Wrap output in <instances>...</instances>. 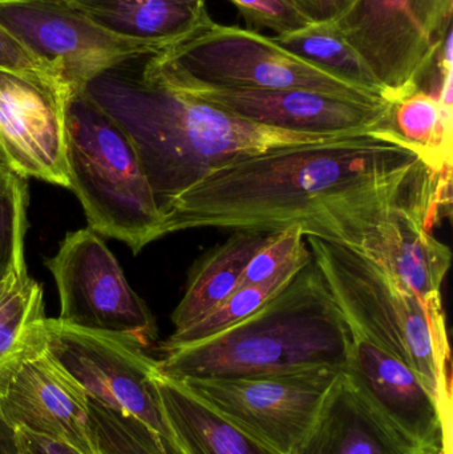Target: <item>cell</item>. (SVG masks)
I'll list each match as a JSON object with an SVG mask.
<instances>
[{
    "label": "cell",
    "mask_w": 453,
    "mask_h": 454,
    "mask_svg": "<svg viewBox=\"0 0 453 454\" xmlns=\"http://www.w3.org/2000/svg\"><path fill=\"white\" fill-rule=\"evenodd\" d=\"M244 18L247 28L270 29L276 35L298 31L313 23L294 0H229Z\"/></svg>",
    "instance_id": "28"
},
{
    "label": "cell",
    "mask_w": 453,
    "mask_h": 454,
    "mask_svg": "<svg viewBox=\"0 0 453 454\" xmlns=\"http://www.w3.org/2000/svg\"><path fill=\"white\" fill-rule=\"evenodd\" d=\"M451 172L430 167L396 130L263 152L212 170L162 215V237L194 229L305 237L379 263L407 215L436 223Z\"/></svg>",
    "instance_id": "1"
},
{
    "label": "cell",
    "mask_w": 453,
    "mask_h": 454,
    "mask_svg": "<svg viewBox=\"0 0 453 454\" xmlns=\"http://www.w3.org/2000/svg\"><path fill=\"white\" fill-rule=\"evenodd\" d=\"M444 454H449V453H444Z\"/></svg>",
    "instance_id": "37"
},
{
    "label": "cell",
    "mask_w": 453,
    "mask_h": 454,
    "mask_svg": "<svg viewBox=\"0 0 453 454\" xmlns=\"http://www.w3.org/2000/svg\"><path fill=\"white\" fill-rule=\"evenodd\" d=\"M44 320L42 286L28 277L0 303V363L20 351Z\"/></svg>",
    "instance_id": "26"
},
{
    "label": "cell",
    "mask_w": 453,
    "mask_h": 454,
    "mask_svg": "<svg viewBox=\"0 0 453 454\" xmlns=\"http://www.w3.org/2000/svg\"><path fill=\"white\" fill-rule=\"evenodd\" d=\"M350 348V328L311 259L254 314L207 340L164 352L159 365L173 379L257 378L345 370Z\"/></svg>",
    "instance_id": "3"
},
{
    "label": "cell",
    "mask_w": 453,
    "mask_h": 454,
    "mask_svg": "<svg viewBox=\"0 0 453 454\" xmlns=\"http://www.w3.org/2000/svg\"><path fill=\"white\" fill-rule=\"evenodd\" d=\"M45 266L58 286L61 322L135 339L146 348L157 338L151 309L130 287L105 242L90 227L68 232Z\"/></svg>",
    "instance_id": "9"
},
{
    "label": "cell",
    "mask_w": 453,
    "mask_h": 454,
    "mask_svg": "<svg viewBox=\"0 0 453 454\" xmlns=\"http://www.w3.org/2000/svg\"><path fill=\"white\" fill-rule=\"evenodd\" d=\"M0 69L19 72V74H51L56 77L44 63L32 55L2 24H0Z\"/></svg>",
    "instance_id": "29"
},
{
    "label": "cell",
    "mask_w": 453,
    "mask_h": 454,
    "mask_svg": "<svg viewBox=\"0 0 453 454\" xmlns=\"http://www.w3.org/2000/svg\"><path fill=\"white\" fill-rule=\"evenodd\" d=\"M297 4H300L303 8L309 18L311 19V8H313V0H294Z\"/></svg>",
    "instance_id": "35"
},
{
    "label": "cell",
    "mask_w": 453,
    "mask_h": 454,
    "mask_svg": "<svg viewBox=\"0 0 453 454\" xmlns=\"http://www.w3.org/2000/svg\"><path fill=\"white\" fill-rule=\"evenodd\" d=\"M71 96L51 74L0 69V152L16 175L69 189L66 111Z\"/></svg>",
    "instance_id": "14"
},
{
    "label": "cell",
    "mask_w": 453,
    "mask_h": 454,
    "mask_svg": "<svg viewBox=\"0 0 453 454\" xmlns=\"http://www.w3.org/2000/svg\"><path fill=\"white\" fill-rule=\"evenodd\" d=\"M0 24L72 95L122 61L160 51L103 28L68 0H0Z\"/></svg>",
    "instance_id": "10"
},
{
    "label": "cell",
    "mask_w": 453,
    "mask_h": 454,
    "mask_svg": "<svg viewBox=\"0 0 453 454\" xmlns=\"http://www.w3.org/2000/svg\"><path fill=\"white\" fill-rule=\"evenodd\" d=\"M452 15L453 0H355L332 23L396 104L422 90Z\"/></svg>",
    "instance_id": "7"
},
{
    "label": "cell",
    "mask_w": 453,
    "mask_h": 454,
    "mask_svg": "<svg viewBox=\"0 0 453 454\" xmlns=\"http://www.w3.org/2000/svg\"><path fill=\"white\" fill-rule=\"evenodd\" d=\"M93 2H122V3H144V2H177L186 4L207 5V0H93Z\"/></svg>",
    "instance_id": "34"
},
{
    "label": "cell",
    "mask_w": 453,
    "mask_h": 454,
    "mask_svg": "<svg viewBox=\"0 0 453 454\" xmlns=\"http://www.w3.org/2000/svg\"><path fill=\"white\" fill-rule=\"evenodd\" d=\"M0 418L11 429L98 454L87 394L48 354L44 323L20 351L0 363Z\"/></svg>",
    "instance_id": "12"
},
{
    "label": "cell",
    "mask_w": 453,
    "mask_h": 454,
    "mask_svg": "<svg viewBox=\"0 0 453 454\" xmlns=\"http://www.w3.org/2000/svg\"><path fill=\"white\" fill-rule=\"evenodd\" d=\"M396 132L438 172L452 170V125L444 121L438 98L419 90L394 106Z\"/></svg>",
    "instance_id": "23"
},
{
    "label": "cell",
    "mask_w": 453,
    "mask_h": 454,
    "mask_svg": "<svg viewBox=\"0 0 453 454\" xmlns=\"http://www.w3.org/2000/svg\"><path fill=\"white\" fill-rule=\"evenodd\" d=\"M268 237L269 232L237 230L196 262L185 293L170 317L175 331L199 322L239 287L247 263Z\"/></svg>",
    "instance_id": "19"
},
{
    "label": "cell",
    "mask_w": 453,
    "mask_h": 454,
    "mask_svg": "<svg viewBox=\"0 0 453 454\" xmlns=\"http://www.w3.org/2000/svg\"><path fill=\"white\" fill-rule=\"evenodd\" d=\"M113 34L162 50L212 23L207 5L177 2H93L68 0Z\"/></svg>",
    "instance_id": "18"
},
{
    "label": "cell",
    "mask_w": 453,
    "mask_h": 454,
    "mask_svg": "<svg viewBox=\"0 0 453 454\" xmlns=\"http://www.w3.org/2000/svg\"><path fill=\"white\" fill-rule=\"evenodd\" d=\"M305 246V232L300 225L269 232L266 242L247 263L239 279V287L270 279L286 267Z\"/></svg>",
    "instance_id": "27"
},
{
    "label": "cell",
    "mask_w": 453,
    "mask_h": 454,
    "mask_svg": "<svg viewBox=\"0 0 453 454\" xmlns=\"http://www.w3.org/2000/svg\"><path fill=\"white\" fill-rule=\"evenodd\" d=\"M27 278H28V274L23 272V274L11 275V277L2 280V282H0V303H2L3 299H4L8 294L12 293L16 287H19Z\"/></svg>",
    "instance_id": "33"
},
{
    "label": "cell",
    "mask_w": 453,
    "mask_h": 454,
    "mask_svg": "<svg viewBox=\"0 0 453 454\" xmlns=\"http://www.w3.org/2000/svg\"><path fill=\"white\" fill-rule=\"evenodd\" d=\"M433 226L423 215H404L395 240L378 263L425 303L443 301L441 287L452 262L451 250L433 237Z\"/></svg>",
    "instance_id": "20"
},
{
    "label": "cell",
    "mask_w": 453,
    "mask_h": 454,
    "mask_svg": "<svg viewBox=\"0 0 453 454\" xmlns=\"http://www.w3.org/2000/svg\"><path fill=\"white\" fill-rule=\"evenodd\" d=\"M271 37L285 50L310 61L332 76L386 100L382 87L366 61L338 31L332 21H313L298 31Z\"/></svg>",
    "instance_id": "21"
},
{
    "label": "cell",
    "mask_w": 453,
    "mask_h": 454,
    "mask_svg": "<svg viewBox=\"0 0 453 454\" xmlns=\"http://www.w3.org/2000/svg\"><path fill=\"white\" fill-rule=\"evenodd\" d=\"M15 454H82L66 442L32 434L27 429H13Z\"/></svg>",
    "instance_id": "30"
},
{
    "label": "cell",
    "mask_w": 453,
    "mask_h": 454,
    "mask_svg": "<svg viewBox=\"0 0 453 454\" xmlns=\"http://www.w3.org/2000/svg\"><path fill=\"white\" fill-rule=\"evenodd\" d=\"M27 201L26 178L11 170L0 152V282L11 275L27 272Z\"/></svg>",
    "instance_id": "25"
},
{
    "label": "cell",
    "mask_w": 453,
    "mask_h": 454,
    "mask_svg": "<svg viewBox=\"0 0 453 454\" xmlns=\"http://www.w3.org/2000/svg\"><path fill=\"white\" fill-rule=\"evenodd\" d=\"M350 328L345 372L367 402L404 436L427 450L451 452V434L438 403L417 373L395 355Z\"/></svg>",
    "instance_id": "15"
},
{
    "label": "cell",
    "mask_w": 453,
    "mask_h": 454,
    "mask_svg": "<svg viewBox=\"0 0 453 454\" xmlns=\"http://www.w3.org/2000/svg\"><path fill=\"white\" fill-rule=\"evenodd\" d=\"M444 453H449V452H446V450H438V452H428L426 454H444ZM449 454H452V453H449Z\"/></svg>",
    "instance_id": "36"
},
{
    "label": "cell",
    "mask_w": 453,
    "mask_h": 454,
    "mask_svg": "<svg viewBox=\"0 0 453 454\" xmlns=\"http://www.w3.org/2000/svg\"><path fill=\"white\" fill-rule=\"evenodd\" d=\"M156 71L173 87L228 114L266 127L303 133H375L396 130L391 103H362L305 90H257L197 84Z\"/></svg>",
    "instance_id": "13"
},
{
    "label": "cell",
    "mask_w": 453,
    "mask_h": 454,
    "mask_svg": "<svg viewBox=\"0 0 453 454\" xmlns=\"http://www.w3.org/2000/svg\"><path fill=\"white\" fill-rule=\"evenodd\" d=\"M154 397L180 454H281L218 415L183 384L157 371Z\"/></svg>",
    "instance_id": "17"
},
{
    "label": "cell",
    "mask_w": 453,
    "mask_h": 454,
    "mask_svg": "<svg viewBox=\"0 0 453 454\" xmlns=\"http://www.w3.org/2000/svg\"><path fill=\"white\" fill-rule=\"evenodd\" d=\"M88 411L98 454H180L168 440L128 413L90 396Z\"/></svg>",
    "instance_id": "24"
},
{
    "label": "cell",
    "mask_w": 453,
    "mask_h": 454,
    "mask_svg": "<svg viewBox=\"0 0 453 454\" xmlns=\"http://www.w3.org/2000/svg\"><path fill=\"white\" fill-rule=\"evenodd\" d=\"M148 55L103 72L84 92L129 136L161 217L178 197L223 165L263 152L370 135L290 132L241 119L173 87Z\"/></svg>",
    "instance_id": "2"
},
{
    "label": "cell",
    "mask_w": 453,
    "mask_h": 454,
    "mask_svg": "<svg viewBox=\"0 0 453 454\" xmlns=\"http://www.w3.org/2000/svg\"><path fill=\"white\" fill-rule=\"evenodd\" d=\"M311 253L308 245L298 253V255L266 282L258 285L242 286L237 288L223 303L218 304L215 309L205 315L199 322L181 331H173L172 335L161 344L162 354L181 347L191 346L199 341L207 340L217 333H223L226 328L237 325L246 319L250 315L265 306L270 299L278 295L293 279L295 275L311 262Z\"/></svg>",
    "instance_id": "22"
},
{
    "label": "cell",
    "mask_w": 453,
    "mask_h": 454,
    "mask_svg": "<svg viewBox=\"0 0 453 454\" xmlns=\"http://www.w3.org/2000/svg\"><path fill=\"white\" fill-rule=\"evenodd\" d=\"M354 2L355 0H313L311 20L316 23L337 20Z\"/></svg>",
    "instance_id": "31"
},
{
    "label": "cell",
    "mask_w": 453,
    "mask_h": 454,
    "mask_svg": "<svg viewBox=\"0 0 453 454\" xmlns=\"http://www.w3.org/2000/svg\"><path fill=\"white\" fill-rule=\"evenodd\" d=\"M305 240L348 327L417 373L452 432L451 351L443 301L425 303L362 254L316 237Z\"/></svg>",
    "instance_id": "4"
},
{
    "label": "cell",
    "mask_w": 453,
    "mask_h": 454,
    "mask_svg": "<svg viewBox=\"0 0 453 454\" xmlns=\"http://www.w3.org/2000/svg\"><path fill=\"white\" fill-rule=\"evenodd\" d=\"M0 454H15V442H13V429L0 418Z\"/></svg>",
    "instance_id": "32"
},
{
    "label": "cell",
    "mask_w": 453,
    "mask_h": 454,
    "mask_svg": "<svg viewBox=\"0 0 453 454\" xmlns=\"http://www.w3.org/2000/svg\"><path fill=\"white\" fill-rule=\"evenodd\" d=\"M45 349L53 360L100 404L143 421L170 442L154 397L152 379L159 360L135 339L71 327L44 320Z\"/></svg>",
    "instance_id": "11"
},
{
    "label": "cell",
    "mask_w": 453,
    "mask_h": 454,
    "mask_svg": "<svg viewBox=\"0 0 453 454\" xmlns=\"http://www.w3.org/2000/svg\"><path fill=\"white\" fill-rule=\"evenodd\" d=\"M343 368L238 379H176L213 411L281 454L310 431Z\"/></svg>",
    "instance_id": "8"
},
{
    "label": "cell",
    "mask_w": 453,
    "mask_h": 454,
    "mask_svg": "<svg viewBox=\"0 0 453 454\" xmlns=\"http://www.w3.org/2000/svg\"><path fill=\"white\" fill-rule=\"evenodd\" d=\"M394 428L351 383L345 370L293 454H426Z\"/></svg>",
    "instance_id": "16"
},
{
    "label": "cell",
    "mask_w": 453,
    "mask_h": 454,
    "mask_svg": "<svg viewBox=\"0 0 453 454\" xmlns=\"http://www.w3.org/2000/svg\"><path fill=\"white\" fill-rule=\"evenodd\" d=\"M66 153L69 189L90 229L135 254L162 238V217L132 140L84 90L66 104Z\"/></svg>",
    "instance_id": "5"
},
{
    "label": "cell",
    "mask_w": 453,
    "mask_h": 454,
    "mask_svg": "<svg viewBox=\"0 0 453 454\" xmlns=\"http://www.w3.org/2000/svg\"><path fill=\"white\" fill-rule=\"evenodd\" d=\"M157 66L197 84L257 90H305L362 103H388L289 52L254 29L215 20L153 52Z\"/></svg>",
    "instance_id": "6"
}]
</instances>
